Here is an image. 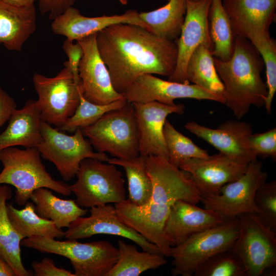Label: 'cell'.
<instances>
[{
  "mask_svg": "<svg viewBox=\"0 0 276 276\" xmlns=\"http://www.w3.org/2000/svg\"><path fill=\"white\" fill-rule=\"evenodd\" d=\"M96 42L112 86L122 94L142 75L169 77L175 68L176 42L136 25H111L96 33Z\"/></svg>",
  "mask_w": 276,
  "mask_h": 276,
  "instance_id": "1",
  "label": "cell"
},
{
  "mask_svg": "<svg viewBox=\"0 0 276 276\" xmlns=\"http://www.w3.org/2000/svg\"><path fill=\"white\" fill-rule=\"evenodd\" d=\"M216 72L224 87V104L237 120L251 106L264 105L268 89L261 76L264 62L250 42L235 36L234 50L227 60L214 58Z\"/></svg>",
  "mask_w": 276,
  "mask_h": 276,
  "instance_id": "2",
  "label": "cell"
},
{
  "mask_svg": "<svg viewBox=\"0 0 276 276\" xmlns=\"http://www.w3.org/2000/svg\"><path fill=\"white\" fill-rule=\"evenodd\" d=\"M37 148L20 149L15 147L0 152L3 169L0 173V185H10L16 189L15 202L25 205L33 192L45 188L63 196H68L70 185L55 180L47 171Z\"/></svg>",
  "mask_w": 276,
  "mask_h": 276,
  "instance_id": "3",
  "label": "cell"
},
{
  "mask_svg": "<svg viewBox=\"0 0 276 276\" xmlns=\"http://www.w3.org/2000/svg\"><path fill=\"white\" fill-rule=\"evenodd\" d=\"M21 245L68 259L75 276H106L119 257L118 248L105 240L81 243L76 240L59 241L32 236L22 239Z\"/></svg>",
  "mask_w": 276,
  "mask_h": 276,
  "instance_id": "4",
  "label": "cell"
},
{
  "mask_svg": "<svg viewBox=\"0 0 276 276\" xmlns=\"http://www.w3.org/2000/svg\"><path fill=\"white\" fill-rule=\"evenodd\" d=\"M81 130L97 152L125 159L140 155L139 130L132 103L127 102L123 107L106 113Z\"/></svg>",
  "mask_w": 276,
  "mask_h": 276,
  "instance_id": "5",
  "label": "cell"
},
{
  "mask_svg": "<svg viewBox=\"0 0 276 276\" xmlns=\"http://www.w3.org/2000/svg\"><path fill=\"white\" fill-rule=\"evenodd\" d=\"M239 219L223 223L197 233L171 247L172 274L192 276L196 269L211 257L232 249L239 235Z\"/></svg>",
  "mask_w": 276,
  "mask_h": 276,
  "instance_id": "6",
  "label": "cell"
},
{
  "mask_svg": "<svg viewBox=\"0 0 276 276\" xmlns=\"http://www.w3.org/2000/svg\"><path fill=\"white\" fill-rule=\"evenodd\" d=\"M76 176L77 180L70 185V189L81 208L116 204L126 199L123 174L114 164L85 158L81 162Z\"/></svg>",
  "mask_w": 276,
  "mask_h": 276,
  "instance_id": "7",
  "label": "cell"
},
{
  "mask_svg": "<svg viewBox=\"0 0 276 276\" xmlns=\"http://www.w3.org/2000/svg\"><path fill=\"white\" fill-rule=\"evenodd\" d=\"M41 130L42 139L36 148L41 157L55 165L65 181H70L76 175L81 162L85 158L108 162L105 153L93 150L81 129L68 135L42 121Z\"/></svg>",
  "mask_w": 276,
  "mask_h": 276,
  "instance_id": "8",
  "label": "cell"
},
{
  "mask_svg": "<svg viewBox=\"0 0 276 276\" xmlns=\"http://www.w3.org/2000/svg\"><path fill=\"white\" fill-rule=\"evenodd\" d=\"M33 83L38 95L36 104L42 121L60 128L73 116L79 104L83 93L81 82L77 84L71 71L64 66L52 77L35 73Z\"/></svg>",
  "mask_w": 276,
  "mask_h": 276,
  "instance_id": "9",
  "label": "cell"
},
{
  "mask_svg": "<svg viewBox=\"0 0 276 276\" xmlns=\"http://www.w3.org/2000/svg\"><path fill=\"white\" fill-rule=\"evenodd\" d=\"M239 232L232 250L243 263L247 276H260L276 265V232L258 215L238 217Z\"/></svg>",
  "mask_w": 276,
  "mask_h": 276,
  "instance_id": "10",
  "label": "cell"
},
{
  "mask_svg": "<svg viewBox=\"0 0 276 276\" xmlns=\"http://www.w3.org/2000/svg\"><path fill=\"white\" fill-rule=\"evenodd\" d=\"M267 178L262 164L257 159L250 162L239 178L224 185L218 194L202 198L201 202L204 208L218 213L226 219L247 213L258 215L259 210L255 202V195Z\"/></svg>",
  "mask_w": 276,
  "mask_h": 276,
  "instance_id": "11",
  "label": "cell"
},
{
  "mask_svg": "<svg viewBox=\"0 0 276 276\" xmlns=\"http://www.w3.org/2000/svg\"><path fill=\"white\" fill-rule=\"evenodd\" d=\"M147 169L151 179L152 193L148 202L171 207L177 201L201 202L202 196L187 174L160 156L147 157Z\"/></svg>",
  "mask_w": 276,
  "mask_h": 276,
  "instance_id": "12",
  "label": "cell"
},
{
  "mask_svg": "<svg viewBox=\"0 0 276 276\" xmlns=\"http://www.w3.org/2000/svg\"><path fill=\"white\" fill-rule=\"evenodd\" d=\"M249 163L219 152L207 158L187 160L179 168L187 173L203 198L218 194L224 185L239 178Z\"/></svg>",
  "mask_w": 276,
  "mask_h": 276,
  "instance_id": "13",
  "label": "cell"
},
{
  "mask_svg": "<svg viewBox=\"0 0 276 276\" xmlns=\"http://www.w3.org/2000/svg\"><path fill=\"white\" fill-rule=\"evenodd\" d=\"M210 4L211 0H187L184 23L176 41V64L168 80L189 84L186 67L193 52L201 44L208 47L212 52L214 45L210 36L208 19Z\"/></svg>",
  "mask_w": 276,
  "mask_h": 276,
  "instance_id": "14",
  "label": "cell"
},
{
  "mask_svg": "<svg viewBox=\"0 0 276 276\" xmlns=\"http://www.w3.org/2000/svg\"><path fill=\"white\" fill-rule=\"evenodd\" d=\"M90 209L88 217H79L70 224L64 232L65 238L77 240L98 234L117 236L132 241L144 251L162 254L157 246L120 219L114 206L108 203Z\"/></svg>",
  "mask_w": 276,
  "mask_h": 276,
  "instance_id": "15",
  "label": "cell"
},
{
  "mask_svg": "<svg viewBox=\"0 0 276 276\" xmlns=\"http://www.w3.org/2000/svg\"><path fill=\"white\" fill-rule=\"evenodd\" d=\"M129 103H147L156 101L174 105L177 99L189 98L208 100L224 104V99L195 84L166 81L152 74L139 77L123 94Z\"/></svg>",
  "mask_w": 276,
  "mask_h": 276,
  "instance_id": "16",
  "label": "cell"
},
{
  "mask_svg": "<svg viewBox=\"0 0 276 276\" xmlns=\"http://www.w3.org/2000/svg\"><path fill=\"white\" fill-rule=\"evenodd\" d=\"M77 41L83 51L79 65V75L84 98L99 105L125 99L112 86L108 70L98 49L96 34Z\"/></svg>",
  "mask_w": 276,
  "mask_h": 276,
  "instance_id": "17",
  "label": "cell"
},
{
  "mask_svg": "<svg viewBox=\"0 0 276 276\" xmlns=\"http://www.w3.org/2000/svg\"><path fill=\"white\" fill-rule=\"evenodd\" d=\"M139 134L140 154L158 156L168 160L164 136V126L168 115L182 114V104L167 105L156 101L133 103Z\"/></svg>",
  "mask_w": 276,
  "mask_h": 276,
  "instance_id": "18",
  "label": "cell"
},
{
  "mask_svg": "<svg viewBox=\"0 0 276 276\" xmlns=\"http://www.w3.org/2000/svg\"><path fill=\"white\" fill-rule=\"evenodd\" d=\"M114 206L125 224L157 246L164 256L170 257L172 247L165 238L164 228L171 207L151 202L137 205L128 199Z\"/></svg>",
  "mask_w": 276,
  "mask_h": 276,
  "instance_id": "19",
  "label": "cell"
},
{
  "mask_svg": "<svg viewBox=\"0 0 276 276\" xmlns=\"http://www.w3.org/2000/svg\"><path fill=\"white\" fill-rule=\"evenodd\" d=\"M239 120H228L215 129L191 121L188 122L185 128L219 152L250 163L257 160L248 146L249 138L252 133V127L250 123Z\"/></svg>",
  "mask_w": 276,
  "mask_h": 276,
  "instance_id": "20",
  "label": "cell"
},
{
  "mask_svg": "<svg viewBox=\"0 0 276 276\" xmlns=\"http://www.w3.org/2000/svg\"><path fill=\"white\" fill-rule=\"evenodd\" d=\"M227 220L228 219L212 210L178 200L171 207L164 226V235L173 247L190 236L221 224Z\"/></svg>",
  "mask_w": 276,
  "mask_h": 276,
  "instance_id": "21",
  "label": "cell"
},
{
  "mask_svg": "<svg viewBox=\"0 0 276 276\" xmlns=\"http://www.w3.org/2000/svg\"><path fill=\"white\" fill-rule=\"evenodd\" d=\"M139 13L136 10H129L120 15L87 17L78 9L71 7L52 20L51 27L54 34L76 41L117 24L136 25L148 30L140 18Z\"/></svg>",
  "mask_w": 276,
  "mask_h": 276,
  "instance_id": "22",
  "label": "cell"
},
{
  "mask_svg": "<svg viewBox=\"0 0 276 276\" xmlns=\"http://www.w3.org/2000/svg\"><path fill=\"white\" fill-rule=\"evenodd\" d=\"M235 36L246 39L269 31L275 18L276 0H222Z\"/></svg>",
  "mask_w": 276,
  "mask_h": 276,
  "instance_id": "23",
  "label": "cell"
},
{
  "mask_svg": "<svg viewBox=\"0 0 276 276\" xmlns=\"http://www.w3.org/2000/svg\"><path fill=\"white\" fill-rule=\"evenodd\" d=\"M42 121L36 100H28L22 108L13 112L7 127L0 134V152L18 146L36 148L42 139Z\"/></svg>",
  "mask_w": 276,
  "mask_h": 276,
  "instance_id": "24",
  "label": "cell"
},
{
  "mask_svg": "<svg viewBox=\"0 0 276 276\" xmlns=\"http://www.w3.org/2000/svg\"><path fill=\"white\" fill-rule=\"evenodd\" d=\"M36 28L34 5L19 7L0 0V44L9 50L20 51Z\"/></svg>",
  "mask_w": 276,
  "mask_h": 276,
  "instance_id": "25",
  "label": "cell"
},
{
  "mask_svg": "<svg viewBox=\"0 0 276 276\" xmlns=\"http://www.w3.org/2000/svg\"><path fill=\"white\" fill-rule=\"evenodd\" d=\"M40 217L51 220L59 228L68 227L79 217L84 216L87 209L79 206L75 200L56 197L48 188L36 189L30 199Z\"/></svg>",
  "mask_w": 276,
  "mask_h": 276,
  "instance_id": "26",
  "label": "cell"
},
{
  "mask_svg": "<svg viewBox=\"0 0 276 276\" xmlns=\"http://www.w3.org/2000/svg\"><path fill=\"white\" fill-rule=\"evenodd\" d=\"M11 189L0 185V255L13 269L15 276H31L32 271L24 267L21 257L22 240L12 225L7 210V201L11 198Z\"/></svg>",
  "mask_w": 276,
  "mask_h": 276,
  "instance_id": "27",
  "label": "cell"
},
{
  "mask_svg": "<svg viewBox=\"0 0 276 276\" xmlns=\"http://www.w3.org/2000/svg\"><path fill=\"white\" fill-rule=\"evenodd\" d=\"M187 0H169L165 6L139 13L149 31L165 39L174 41L179 37L184 23Z\"/></svg>",
  "mask_w": 276,
  "mask_h": 276,
  "instance_id": "28",
  "label": "cell"
},
{
  "mask_svg": "<svg viewBox=\"0 0 276 276\" xmlns=\"http://www.w3.org/2000/svg\"><path fill=\"white\" fill-rule=\"evenodd\" d=\"M7 210L10 221L16 232L22 239L32 236H42L61 239L64 232L56 226L50 220L39 216L34 204L28 201L23 209L19 210L12 203H7Z\"/></svg>",
  "mask_w": 276,
  "mask_h": 276,
  "instance_id": "29",
  "label": "cell"
},
{
  "mask_svg": "<svg viewBox=\"0 0 276 276\" xmlns=\"http://www.w3.org/2000/svg\"><path fill=\"white\" fill-rule=\"evenodd\" d=\"M119 259L106 276H138L148 270H154L167 263L162 254L140 251L133 245L119 239Z\"/></svg>",
  "mask_w": 276,
  "mask_h": 276,
  "instance_id": "30",
  "label": "cell"
},
{
  "mask_svg": "<svg viewBox=\"0 0 276 276\" xmlns=\"http://www.w3.org/2000/svg\"><path fill=\"white\" fill-rule=\"evenodd\" d=\"M212 50L198 47L189 59L186 76L189 82L224 99V87L215 68Z\"/></svg>",
  "mask_w": 276,
  "mask_h": 276,
  "instance_id": "31",
  "label": "cell"
},
{
  "mask_svg": "<svg viewBox=\"0 0 276 276\" xmlns=\"http://www.w3.org/2000/svg\"><path fill=\"white\" fill-rule=\"evenodd\" d=\"M147 157L140 154L127 159L113 157L107 162L124 169L128 182V199L137 205L147 203L152 193V181L147 169Z\"/></svg>",
  "mask_w": 276,
  "mask_h": 276,
  "instance_id": "32",
  "label": "cell"
},
{
  "mask_svg": "<svg viewBox=\"0 0 276 276\" xmlns=\"http://www.w3.org/2000/svg\"><path fill=\"white\" fill-rule=\"evenodd\" d=\"M208 19L214 45L212 55L217 59L227 60L233 52L235 36L222 0H211Z\"/></svg>",
  "mask_w": 276,
  "mask_h": 276,
  "instance_id": "33",
  "label": "cell"
},
{
  "mask_svg": "<svg viewBox=\"0 0 276 276\" xmlns=\"http://www.w3.org/2000/svg\"><path fill=\"white\" fill-rule=\"evenodd\" d=\"M163 132L168 160L174 166L179 168L181 163L191 158L210 157L206 150L200 148L191 139L177 131L168 120L165 123Z\"/></svg>",
  "mask_w": 276,
  "mask_h": 276,
  "instance_id": "34",
  "label": "cell"
},
{
  "mask_svg": "<svg viewBox=\"0 0 276 276\" xmlns=\"http://www.w3.org/2000/svg\"><path fill=\"white\" fill-rule=\"evenodd\" d=\"M261 55L266 67L268 94L264 106L266 113L271 112L272 102L276 91V43L269 31L252 35L248 39Z\"/></svg>",
  "mask_w": 276,
  "mask_h": 276,
  "instance_id": "35",
  "label": "cell"
},
{
  "mask_svg": "<svg viewBox=\"0 0 276 276\" xmlns=\"http://www.w3.org/2000/svg\"><path fill=\"white\" fill-rule=\"evenodd\" d=\"M127 103V101L123 99L107 104H97L88 101L81 93L79 104L74 113L58 129L62 131L74 132L77 129H82L93 124L106 113L119 109Z\"/></svg>",
  "mask_w": 276,
  "mask_h": 276,
  "instance_id": "36",
  "label": "cell"
},
{
  "mask_svg": "<svg viewBox=\"0 0 276 276\" xmlns=\"http://www.w3.org/2000/svg\"><path fill=\"white\" fill-rule=\"evenodd\" d=\"M194 276H247L238 257L231 249L219 252L202 263Z\"/></svg>",
  "mask_w": 276,
  "mask_h": 276,
  "instance_id": "37",
  "label": "cell"
},
{
  "mask_svg": "<svg viewBox=\"0 0 276 276\" xmlns=\"http://www.w3.org/2000/svg\"><path fill=\"white\" fill-rule=\"evenodd\" d=\"M255 202L263 223L276 232V181L264 182L257 189Z\"/></svg>",
  "mask_w": 276,
  "mask_h": 276,
  "instance_id": "38",
  "label": "cell"
},
{
  "mask_svg": "<svg viewBox=\"0 0 276 276\" xmlns=\"http://www.w3.org/2000/svg\"><path fill=\"white\" fill-rule=\"evenodd\" d=\"M249 149L255 158H276V128L260 133H252L248 140Z\"/></svg>",
  "mask_w": 276,
  "mask_h": 276,
  "instance_id": "39",
  "label": "cell"
},
{
  "mask_svg": "<svg viewBox=\"0 0 276 276\" xmlns=\"http://www.w3.org/2000/svg\"><path fill=\"white\" fill-rule=\"evenodd\" d=\"M73 41L66 39L63 42L62 48L68 58V60L64 62L63 65L71 71L75 82L79 84L81 81L79 75V65L83 51L78 41H76V43Z\"/></svg>",
  "mask_w": 276,
  "mask_h": 276,
  "instance_id": "40",
  "label": "cell"
},
{
  "mask_svg": "<svg viewBox=\"0 0 276 276\" xmlns=\"http://www.w3.org/2000/svg\"><path fill=\"white\" fill-rule=\"evenodd\" d=\"M31 266L35 276H75L71 271L58 267L53 260L48 257L33 261Z\"/></svg>",
  "mask_w": 276,
  "mask_h": 276,
  "instance_id": "41",
  "label": "cell"
},
{
  "mask_svg": "<svg viewBox=\"0 0 276 276\" xmlns=\"http://www.w3.org/2000/svg\"><path fill=\"white\" fill-rule=\"evenodd\" d=\"M40 11L42 15L49 14V18L53 20L68 8L73 7L76 0H38Z\"/></svg>",
  "mask_w": 276,
  "mask_h": 276,
  "instance_id": "42",
  "label": "cell"
},
{
  "mask_svg": "<svg viewBox=\"0 0 276 276\" xmlns=\"http://www.w3.org/2000/svg\"><path fill=\"white\" fill-rule=\"evenodd\" d=\"M16 109L14 99L0 86V127L9 121Z\"/></svg>",
  "mask_w": 276,
  "mask_h": 276,
  "instance_id": "43",
  "label": "cell"
},
{
  "mask_svg": "<svg viewBox=\"0 0 276 276\" xmlns=\"http://www.w3.org/2000/svg\"><path fill=\"white\" fill-rule=\"evenodd\" d=\"M0 276H15V274L10 264L1 255Z\"/></svg>",
  "mask_w": 276,
  "mask_h": 276,
  "instance_id": "44",
  "label": "cell"
},
{
  "mask_svg": "<svg viewBox=\"0 0 276 276\" xmlns=\"http://www.w3.org/2000/svg\"><path fill=\"white\" fill-rule=\"evenodd\" d=\"M10 5L19 7H27L34 5V3L38 0H2Z\"/></svg>",
  "mask_w": 276,
  "mask_h": 276,
  "instance_id": "45",
  "label": "cell"
},
{
  "mask_svg": "<svg viewBox=\"0 0 276 276\" xmlns=\"http://www.w3.org/2000/svg\"><path fill=\"white\" fill-rule=\"evenodd\" d=\"M119 2L122 5H125L127 4L128 0H118Z\"/></svg>",
  "mask_w": 276,
  "mask_h": 276,
  "instance_id": "46",
  "label": "cell"
},
{
  "mask_svg": "<svg viewBox=\"0 0 276 276\" xmlns=\"http://www.w3.org/2000/svg\"><path fill=\"white\" fill-rule=\"evenodd\" d=\"M192 1H199V0H192Z\"/></svg>",
  "mask_w": 276,
  "mask_h": 276,
  "instance_id": "47",
  "label": "cell"
}]
</instances>
